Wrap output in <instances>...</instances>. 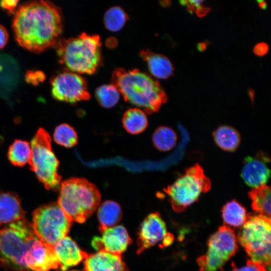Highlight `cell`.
I'll list each match as a JSON object with an SVG mask.
<instances>
[{"label":"cell","instance_id":"83f0119b","mask_svg":"<svg viewBox=\"0 0 271 271\" xmlns=\"http://www.w3.org/2000/svg\"><path fill=\"white\" fill-rule=\"evenodd\" d=\"M95 95L99 104L106 108L113 107L120 98V93L112 84L102 85L97 88Z\"/></svg>","mask_w":271,"mask_h":271},{"label":"cell","instance_id":"4dcf8cb0","mask_svg":"<svg viewBox=\"0 0 271 271\" xmlns=\"http://www.w3.org/2000/svg\"><path fill=\"white\" fill-rule=\"evenodd\" d=\"M268 49V46L266 43L260 42L254 46L253 49V52L256 56L261 57L267 53Z\"/></svg>","mask_w":271,"mask_h":271},{"label":"cell","instance_id":"9a60e30c","mask_svg":"<svg viewBox=\"0 0 271 271\" xmlns=\"http://www.w3.org/2000/svg\"><path fill=\"white\" fill-rule=\"evenodd\" d=\"M269 161L267 157L260 153L255 157L245 158L241 175L246 185L253 188L265 185L270 177L266 165Z\"/></svg>","mask_w":271,"mask_h":271},{"label":"cell","instance_id":"e0dca14e","mask_svg":"<svg viewBox=\"0 0 271 271\" xmlns=\"http://www.w3.org/2000/svg\"><path fill=\"white\" fill-rule=\"evenodd\" d=\"M81 271H129L120 254L104 250L88 254Z\"/></svg>","mask_w":271,"mask_h":271},{"label":"cell","instance_id":"5bb4252c","mask_svg":"<svg viewBox=\"0 0 271 271\" xmlns=\"http://www.w3.org/2000/svg\"><path fill=\"white\" fill-rule=\"evenodd\" d=\"M102 233L101 237H94L91 242L92 246L98 251L121 255L132 242L127 230L121 225L108 228Z\"/></svg>","mask_w":271,"mask_h":271},{"label":"cell","instance_id":"d590c367","mask_svg":"<svg viewBox=\"0 0 271 271\" xmlns=\"http://www.w3.org/2000/svg\"><path fill=\"white\" fill-rule=\"evenodd\" d=\"M189 2L190 4H191L192 5H193L196 9L201 7L202 6V3L204 2L203 1H200V0H192L189 1Z\"/></svg>","mask_w":271,"mask_h":271},{"label":"cell","instance_id":"4fadbf2b","mask_svg":"<svg viewBox=\"0 0 271 271\" xmlns=\"http://www.w3.org/2000/svg\"><path fill=\"white\" fill-rule=\"evenodd\" d=\"M167 234L166 224L159 213L149 214L140 227L137 240L138 254L163 240Z\"/></svg>","mask_w":271,"mask_h":271},{"label":"cell","instance_id":"e575fe53","mask_svg":"<svg viewBox=\"0 0 271 271\" xmlns=\"http://www.w3.org/2000/svg\"><path fill=\"white\" fill-rule=\"evenodd\" d=\"M207 46V44L206 42H200L197 45V49L199 52H202L206 49Z\"/></svg>","mask_w":271,"mask_h":271},{"label":"cell","instance_id":"d6986e66","mask_svg":"<svg viewBox=\"0 0 271 271\" xmlns=\"http://www.w3.org/2000/svg\"><path fill=\"white\" fill-rule=\"evenodd\" d=\"M140 55L147 62L149 71L154 77L165 79L173 75V66L166 56L148 50H142Z\"/></svg>","mask_w":271,"mask_h":271},{"label":"cell","instance_id":"f1b7e54d","mask_svg":"<svg viewBox=\"0 0 271 271\" xmlns=\"http://www.w3.org/2000/svg\"><path fill=\"white\" fill-rule=\"evenodd\" d=\"M54 140L58 145L66 148H71L77 143L78 137L75 129L66 123L57 126L54 131Z\"/></svg>","mask_w":271,"mask_h":271},{"label":"cell","instance_id":"1f68e13d","mask_svg":"<svg viewBox=\"0 0 271 271\" xmlns=\"http://www.w3.org/2000/svg\"><path fill=\"white\" fill-rule=\"evenodd\" d=\"M18 2V1L4 0L0 2V6L11 14L17 7Z\"/></svg>","mask_w":271,"mask_h":271},{"label":"cell","instance_id":"d6a6232c","mask_svg":"<svg viewBox=\"0 0 271 271\" xmlns=\"http://www.w3.org/2000/svg\"><path fill=\"white\" fill-rule=\"evenodd\" d=\"M9 39V35L6 28L0 25V49L7 44Z\"/></svg>","mask_w":271,"mask_h":271},{"label":"cell","instance_id":"52a82bcc","mask_svg":"<svg viewBox=\"0 0 271 271\" xmlns=\"http://www.w3.org/2000/svg\"><path fill=\"white\" fill-rule=\"evenodd\" d=\"M270 219L261 215H248L238 235L239 243L251 260L270 265Z\"/></svg>","mask_w":271,"mask_h":271},{"label":"cell","instance_id":"f35d334b","mask_svg":"<svg viewBox=\"0 0 271 271\" xmlns=\"http://www.w3.org/2000/svg\"><path fill=\"white\" fill-rule=\"evenodd\" d=\"M248 93L251 101L253 102L254 96V91L252 89H249L248 90Z\"/></svg>","mask_w":271,"mask_h":271},{"label":"cell","instance_id":"ac0fdd59","mask_svg":"<svg viewBox=\"0 0 271 271\" xmlns=\"http://www.w3.org/2000/svg\"><path fill=\"white\" fill-rule=\"evenodd\" d=\"M25 218L21 200L15 193L0 191V226Z\"/></svg>","mask_w":271,"mask_h":271},{"label":"cell","instance_id":"6da1fadb","mask_svg":"<svg viewBox=\"0 0 271 271\" xmlns=\"http://www.w3.org/2000/svg\"><path fill=\"white\" fill-rule=\"evenodd\" d=\"M12 27L15 39L21 47L41 53L59 41L63 29L62 13L49 1L27 2L16 11Z\"/></svg>","mask_w":271,"mask_h":271},{"label":"cell","instance_id":"74e56055","mask_svg":"<svg viewBox=\"0 0 271 271\" xmlns=\"http://www.w3.org/2000/svg\"><path fill=\"white\" fill-rule=\"evenodd\" d=\"M187 11L190 14H193L195 11L196 8L195 7L190 3L188 1V4L186 5Z\"/></svg>","mask_w":271,"mask_h":271},{"label":"cell","instance_id":"44dd1931","mask_svg":"<svg viewBox=\"0 0 271 271\" xmlns=\"http://www.w3.org/2000/svg\"><path fill=\"white\" fill-rule=\"evenodd\" d=\"M251 207L254 212L270 219V188L266 185L253 188L248 193Z\"/></svg>","mask_w":271,"mask_h":271},{"label":"cell","instance_id":"484cf974","mask_svg":"<svg viewBox=\"0 0 271 271\" xmlns=\"http://www.w3.org/2000/svg\"><path fill=\"white\" fill-rule=\"evenodd\" d=\"M153 142L155 147L161 151H168L175 146L177 136L171 128L160 126L153 135Z\"/></svg>","mask_w":271,"mask_h":271},{"label":"cell","instance_id":"4316f807","mask_svg":"<svg viewBox=\"0 0 271 271\" xmlns=\"http://www.w3.org/2000/svg\"><path fill=\"white\" fill-rule=\"evenodd\" d=\"M128 17L122 9L114 6L108 9L103 17L104 25L111 32L119 31L124 25Z\"/></svg>","mask_w":271,"mask_h":271},{"label":"cell","instance_id":"7402d4cb","mask_svg":"<svg viewBox=\"0 0 271 271\" xmlns=\"http://www.w3.org/2000/svg\"><path fill=\"white\" fill-rule=\"evenodd\" d=\"M213 136L217 145L225 151H235L240 142L238 132L228 125L219 126L214 131Z\"/></svg>","mask_w":271,"mask_h":271},{"label":"cell","instance_id":"8d00e7d4","mask_svg":"<svg viewBox=\"0 0 271 271\" xmlns=\"http://www.w3.org/2000/svg\"><path fill=\"white\" fill-rule=\"evenodd\" d=\"M257 4L259 7L262 10H265L267 8V5L266 2L264 1H257Z\"/></svg>","mask_w":271,"mask_h":271},{"label":"cell","instance_id":"3957f363","mask_svg":"<svg viewBox=\"0 0 271 271\" xmlns=\"http://www.w3.org/2000/svg\"><path fill=\"white\" fill-rule=\"evenodd\" d=\"M99 36L85 33L78 37L59 40L56 44L59 61L74 73L92 74L101 62Z\"/></svg>","mask_w":271,"mask_h":271},{"label":"cell","instance_id":"8992f818","mask_svg":"<svg viewBox=\"0 0 271 271\" xmlns=\"http://www.w3.org/2000/svg\"><path fill=\"white\" fill-rule=\"evenodd\" d=\"M31 148L30 169L46 189L56 190L60 188L59 162L52 151L51 138L45 129H38L31 141Z\"/></svg>","mask_w":271,"mask_h":271},{"label":"cell","instance_id":"d4e9b609","mask_svg":"<svg viewBox=\"0 0 271 271\" xmlns=\"http://www.w3.org/2000/svg\"><path fill=\"white\" fill-rule=\"evenodd\" d=\"M31 157V148L27 141L16 140L9 147L8 157L14 166L22 167L29 164Z\"/></svg>","mask_w":271,"mask_h":271},{"label":"cell","instance_id":"ba28073f","mask_svg":"<svg viewBox=\"0 0 271 271\" xmlns=\"http://www.w3.org/2000/svg\"><path fill=\"white\" fill-rule=\"evenodd\" d=\"M211 186V181L203 169L196 164L164 191L170 198L173 210L180 213L197 201L201 193L210 190Z\"/></svg>","mask_w":271,"mask_h":271},{"label":"cell","instance_id":"f546056e","mask_svg":"<svg viewBox=\"0 0 271 271\" xmlns=\"http://www.w3.org/2000/svg\"><path fill=\"white\" fill-rule=\"evenodd\" d=\"M241 268L243 271H266L264 266L251 260H248L246 265Z\"/></svg>","mask_w":271,"mask_h":271},{"label":"cell","instance_id":"2e32d148","mask_svg":"<svg viewBox=\"0 0 271 271\" xmlns=\"http://www.w3.org/2000/svg\"><path fill=\"white\" fill-rule=\"evenodd\" d=\"M53 248L61 271H66L83 262L88 255L71 238L67 236L55 243Z\"/></svg>","mask_w":271,"mask_h":271},{"label":"cell","instance_id":"30bf717a","mask_svg":"<svg viewBox=\"0 0 271 271\" xmlns=\"http://www.w3.org/2000/svg\"><path fill=\"white\" fill-rule=\"evenodd\" d=\"M206 253L199 257L197 262L200 271H217L236 253L238 246L233 230L223 225L210 238Z\"/></svg>","mask_w":271,"mask_h":271},{"label":"cell","instance_id":"60d3db41","mask_svg":"<svg viewBox=\"0 0 271 271\" xmlns=\"http://www.w3.org/2000/svg\"><path fill=\"white\" fill-rule=\"evenodd\" d=\"M2 66L0 65V72L2 71Z\"/></svg>","mask_w":271,"mask_h":271},{"label":"cell","instance_id":"836d02e7","mask_svg":"<svg viewBox=\"0 0 271 271\" xmlns=\"http://www.w3.org/2000/svg\"><path fill=\"white\" fill-rule=\"evenodd\" d=\"M210 11V9L209 8H207L201 6V7L196 9L195 12L198 17L202 18L205 16Z\"/></svg>","mask_w":271,"mask_h":271},{"label":"cell","instance_id":"cb8c5ba5","mask_svg":"<svg viewBox=\"0 0 271 271\" xmlns=\"http://www.w3.org/2000/svg\"><path fill=\"white\" fill-rule=\"evenodd\" d=\"M221 211L224 222L230 226L240 227L246 220L247 215L245 208L235 200L227 203Z\"/></svg>","mask_w":271,"mask_h":271},{"label":"cell","instance_id":"5b68a950","mask_svg":"<svg viewBox=\"0 0 271 271\" xmlns=\"http://www.w3.org/2000/svg\"><path fill=\"white\" fill-rule=\"evenodd\" d=\"M38 238L32 224L25 218L0 229V267L13 271H31L26 266L25 255Z\"/></svg>","mask_w":271,"mask_h":271},{"label":"cell","instance_id":"7c38bea8","mask_svg":"<svg viewBox=\"0 0 271 271\" xmlns=\"http://www.w3.org/2000/svg\"><path fill=\"white\" fill-rule=\"evenodd\" d=\"M24 262L31 271H48L57 269L59 265L53 246L39 239L33 242L27 251Z\"/></svg>","mask_w":271,"mask_h":271},{"label":"cell","instance_id":"8fae6325","mask_svg":"<svg viewBox=\"0 0 271 271\" xmlns=\"http://www.w3.org/2000/svg\"><path fill=\"white\" fill-rule=\"evenodd\" d=\"M52 94L59 101L76 103L90 98L85 80L77 73L64 72L51 80Z\"/></svg>","mask_w":271,"mask_h":271},{"label":"cell","instance_id":"9c48e42d","mask_svg":"<svg viewBox=\"0 0 271 271\" xmlns=\"http://www.w3.org/2000/svg\"><path fill=\"white\" fill-rule=\"evenodd\" d=\"M71 223L57 203L41 206L33 213L32 224L36 235L52 246L66 236Z\"/></svg>","mask_w":271,"mask_h":271},{"label":"cell","instance_id":"ffe728a7","mask_svg":"<svg viewBox=\"0 0 271 271\" xmlns=\"http://www.w3.org/2000/svg\"><path fill=\"white\" fill-rule=\"evenodd\" d=\"M122 217V211L116 202L107 200L98 208L97 218L99 230L102 233L105 229L116 225Z\"/></svg>","mask_w":271,"mask_h":271},{"label":"cell","instance_id":"ab89813d","mask_svg":"<svg viewBox=\"0 0 271 271\" xmlns=\"http://www.w3.org/2000/svg\"><path fill=\"white\" fill-rule=\"evenodd\" d=\"M232 269L231 271H243L241 268H237L233 263H232Z\"/></svg>","mask_w":271,"mask_h":271},{"label":"cell","instance_id":"603a6c76","mask_svg":"<svg viewBox=\"0 0 271 271\" xmlns=\"http://www.w3.org/2000/svg\"><path fill=\"white\" fill-rule=\"evenodd\" d=\"M122 124L125 129L131 134L143 132L148 126V119L141 109L133 108L128 109L122 117Z\"/></svg>","mask_w":271,"mask_h":271},{"label":"cell","instance_id":"7a4b0ae2","mask_svg":"<svg viewBox=\"0 0 271 271\" xmlns=\"http://www.w3.org/2000/svg\"><path fill=\"white\" fill-rule=\"evenodd\" d=\"M111 84L125 101L143 108L148 114L157 112L162 104L167 101V95L160 83L137 69H115Z\"/></svg>","mask_w":271,"mask_h":271},{"label":"cell","instance_id":"277c9868","mask_svg":"<svg viewBox=\"0 0 271 271\" xmlns=\"http://www.w3.org/2000/svg\"><path fill=\"white\" fill-rule=\"evenodd\" d=\"M100 200L95 185L84 178H72L61 183L57 203L70 221L83 223L96 210Z\"/></svg>","mask_w":271,"mask_h":271}]
</instances>
